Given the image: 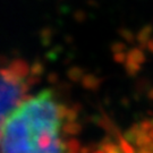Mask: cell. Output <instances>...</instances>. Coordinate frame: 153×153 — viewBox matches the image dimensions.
I'll use <instances>...</instances> for the list:
<instances>
[{
	"instance_id": "6da1fadb",
	"label": "cell",
	"mask_w": 153,
	"mask_h": 153,
	"mask_svg": "<svg viewBox=\"0 0 153 153\" xmlns=\"http://www.w3.org/2000/svg\"><path fill=\"white\" fill-rule=\"evenodd\" d=\"M65 120V107L52 91L24 98L2 125L0 153H66Z\"/></svg>"
},
{
	"instance_id": "7a4b0ae2",
	"label": "cell",
	"mask_w": 153,
	"mask_h": 153,
	"mask_svg": "<svg viewBox=\"0 0 153 153\" xmlns=\"http://www.w3.org/2000/svg\"><path fill=\"white\" fill-rule=\"evenodd\" d=\"M28 66L13 61L0 66V133L7 116L22 101L28 86Z\"/></svg>"
},
{
	"instance_id": "3957f363",
	"label": "cell",
	"mask_w": 153,
	"mask_h": 153,
	"mask_svg": "<svg viewBox=\"0 0 153 153\" xmlns=\"http://www.w3.org/2000/svg\"><path fill=\"white\" fill-rule=\"evenodd\" d=\"M140 153H153V150H149V151H142Z\"/></svg>"
}]
</instances>
